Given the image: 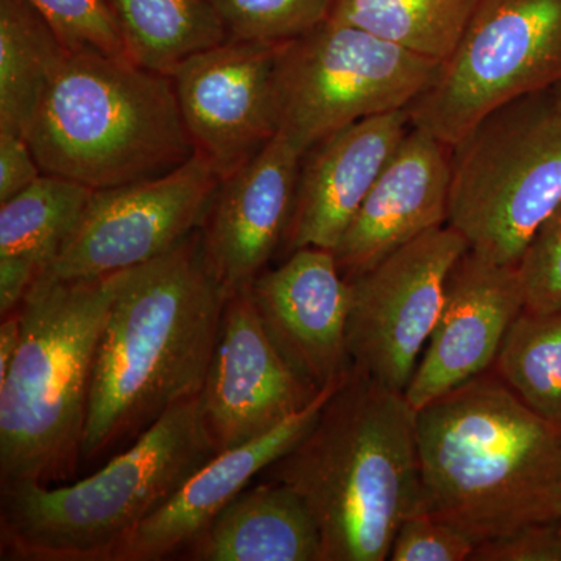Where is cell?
I'll return each instance as SVG.
<instances>
[{
	"label": "cell",
	"mask_w": 561,
	"mask_h": 561,
	"mask_svg": "<svg viewBox=\"0 0 561 561\" xmlns=\"http://www.w3.org/2000/svg\"><path fill=\"white\" fill-rule=\"evenodd\" d=\"M128 57L162 76L192 55L225 43L227 27L213 0H110Z\"/></svg>",
	"instance_id": "7402d4cb"
},
{
	"label": "cell",
	"mask_w": 561,
	"mask_h": 561,
	"mask_svg": "<svg viewBox=\"0 0 561 561\" xmlns=\"http://www.w3.org/2000/svg\"><path fill=\"white\" fill-rule=\"evenodd\" d=\"M470 250L449 225L435 228L351 279V364L404 393L435 330L449 275Z\"/></svg>",
	"instance_id": "30bf717a"
},
{
	"label": "cell",
	"mask_w": 561,
	"mask_h": 561,
	"mask_svg": "<svg viewBox=\"0 0 561 561\" xmlns=\"http://www.w3.org/2000/svg\"><path fill=\"white\" fill-rule=\"evenodd\" d=\"M119 278L39 276L16 309L20 348L0 381V489L77 481L95 353Z\"/></svg>",
	"instance_id": "277c9868"
},
{
	"label": "cell",
	"mask_w": 561,
	"mask_h": 561,
	"mask_svg": "<svg viewBox=\"0 0 561 561\" xmlns=\"http://www.w3.org/2000/svg\"><path fill=\"white\" fill-rule=\"evenodd\" d=\"M43 173L25 136L0 131V203L27 190Z\"/></svg>",
	"instance_id": "4dcf8cb0"
},
{
	"label": "cell",
	"mask_w": 561,
	"mask_h": 561,
	"mask_svg": "<svg viewBox=\"0 0 561 561\" xmlns=\"http://www.w3.org/2000/svg\"><path fill=\"white\" fill-rule=\"evenodd\" d=\"M424 512L476 541L561 518V430L493 370L416 411Z\"/></svg>",
	"instance_id": "3957f363"
},
{
	"label": "cell",
	"mask_w": 561,
	"mask_h": 561,
	"mask_svg": "<svg viewBox=\"0 0 561 561\" xmlns=\"http://www.w3.org/2000/svg\"><path fill=\"white\" fill-rule=\"evenodd\" d=\"M559 95H560V99H561V87L559 88Z\"/></svg>",
	"instance_id": "d6a6232c"
},
{
	"label": "cell",
	"mask_w": 561,
	"mask_h": 561,
	"mask_svg": "<svg viewBox=\"0 0 561 561\" xmlns=\"http://www.w3.org/2000/svg\"><path fill=\"white\" fill-rule=\"evenodd\" d=\"M479 0H334L330 20L402 49L445 61L459 46Z\"/></svg>",
	"instance_id": "cb8c5ba5"
},
{
	"label": "cell",
	"mask_w": 561,
	"mask_h": 561,
	"mask_svg": "<svg viewBox=\"0 0 561 561\" xmlns=\"http://www.w3.org/2000/svg\"><path fill=\"white\" fill-rule=\"evenodd\" d=\"M412 128L408 110L367 117L332 133L302 157L284 253L334 250L379 173Z\"/></svg>",
	"instance_id": "ac0fdd59"
},
{
	"label": "cell",
	"mask_w": 561,
	"mask_h": 561,
	"mask_svg": "<svg viewBox=\"0 0 561 561\" xmlns=\"http://www.w3.org/2000/svg\"><path fill=\"white\" fill-rule=\"evenodd\" d=\"M493 371L531 411L561 430V311L519 313Z\"/></svg>",
	"instance_id": "d4e9b609"
},
{
	"label": "cell",
	"mask_w": 561,
	"mask_h": 561,
	"mask_svg": "<svg viewBox=\"0 0 561 561\" xmlns=\"http://www.w3.org/2000/svg\"><path fill=\"white\" fill-rule=\"evenodd\" d=\"M412 127L332 253L346 279L364 275L424 232L448 225L451 154Z\"/></svg>",
	"instance_id": "e0dca14e"
},
{
	"label": "cell",
	"mask_w": 561,
	"mask_h": 561,
	"mask_svg": "<svg viewBox=\"0 0 561 561\" xmlns=\"http://www.w3.org/2000/svg\"><path fill=\"white\" fill-rule=\"evenodd\" d=\"M66 54L31 0H0V131L27 138Z\"/></svg>",
	"instance_id": "44dd1931"
},
{
	"label": "cell",
	"mask_w": 561,
	"mask_h": 561,
	"mask_svg": "<svg viewBox=\"0 0 561 561\" xmlns=\"http://www.w3.org/2000/svg\"><path fill=\"white\" fill-rule=\"evenodd\" d=\"M41 171L110 190L195 153L169 76L95 50L66 54L27 135Z\"/></svg>",
	"instance_id": "8992f818"
},
{
	"label": "cell",
	"mask_w": 561,
	"mask_h": 561,
	"mask_svg": "<svg viewBox=\"0 0 561 561\" xmlns=\"http://www.w3.org/2000/svg\"><path fill=\"white\" fill-rule=\"evenodd\" d=\"M478 541L454 524L423 512L405 519L391 545V561L471 560Z\"/></svg>",
	"instance_id": "f1b7e54d"
},
{
	"label": "cell",
	"mask_w": 561,
	"mask_h": 561,
	"mask_svg": "<svg viewBox=\"0 0 561 561\" xmlns=\"http://www.w3.org/2000/svg\"><path fill=\"white\" fill-rule=\"evenodd\" d=\"M305 154L283 133L221 180L203 221L209 271L228 295L247 289L284 245Z\"/></svg>",
	"instance_id": "9a60e30c"
},
{
	"label": "cell",
	"mask_w": 561,
	"mask_h": 561,
	"mask_svg": "<svg viewBox=\"0 0 561 561\" xmlns=\"http://www.w3.org/2000/svg\"><path fill=\"white\" fill-rule=\"evenodd\" d=\"M221 179L195 151L154 179L94 191L57 260L41 276L95 279L139 267L202 228Z\"/></svg>",
	"instance_id": "8fae6325"
},
{
	"label": "cell",
	"mask_w": 561,
	"mask_h": 561,
	"mask_svg": "<svg viewBox=\"0 0 561 561\" xmlns=\"http://www.w3.org/2000/svg\"><path fill=\"white\" fill-rule=\"evenodd\" d=\"M561 87V0H479L459 46L408 113L453 147L491 111Z\"/></svg>",
	"instance_id": "ba28073f"
},
{
	"label": "cell",
	"mask_w": 561,
	"mask_h": 561,
	"mask_svg": "<svg viewBox=\"0 0 561 561\" xmlns=\"http://www.w3.org/2000/svg\"><path fill=\"white\" fill-rule=\"evenodd\" d=\"M319 391L302 381L273 345L249 287L228 295L201 393L203 426L217 454L275 430Z\"/></svg>",
	"instance_id": "4fadbf2b"
},
{
	"label": "cell",
	"mask_w": 561,
	"mask_h": 561,
	"mask_svg": "<svg viewBox=\"0 0 561 561\" xmlns=\"http://www.w3.org/2000/svg\"><path fill=\"white\" fill-rule=\"evenodd\" d=\"M94 190L43 173L27 190L0 203V257L28 262L39 276L57 260Z\"/></svg>",
	"instance_id": "603a6c76"
},
{
	"label": "cell",
	"mask_w": 561,
	"mask_h": 561,
	"mask_svg": "<svg viewBox=\"0 0 561 561\" xmlns=\"http://www.w3.org/2000/svg\"><path fill=\"white\" fill-rule=\"evenodd\" d=\"M227 298L205 260L201 228L121 272L95 353L81 468L98 470L173 405L202 393Z\"/></svg>",
	"instance_id": "6da1fadb"
},
{
	"label": "cell",
	"mask_w": 561,
	"mask_h": 561,
	"mask_svg": "<svg viewBox=\"0 0 561 561\" xmlns=\"http://www.w3.org/2000/svg\"><path fill=\"white\" fill-rule=\"evenodd\" d=\"M442 62L328 20L286 41L279 57V133L301 151L354 122L408 110Z\"/></svg>",
	"instance_id": "9c48e42d"
},
{
	"label": "cell",
	"mask_w": 561,
	"mask_h": 561,
	"mask_svg": "<svg viewBox=\"0 0 561 561\" xmlns=\"http://www.w3.org/2000/svg\"><path fill=\"white\" fill-rule=\"evenodd\" d=\"M232 39L286 43L330 20L334 0H213Z\"/></svg>",
	"instance_id": "484cf974"
},
{
	"label": "cell",
	"mask_w": 561,
	"mask_h": 561,
	"mask_svg": "<svg viewBox=\"0 0 561 561\" xmlns=\"http://www.w3.org/2000/svg\"><path fill=\"white\" fill-rule=\"evenodd\" d=\"M194 561H321L319 527L284 483L247 486L184 549Z\"/></svg>",
	"instance_id": "ffe728a7"
},
{
	"label": "cell",
	"mask_w": 561,
	"mask_h": 561,
	"mask_svg": "<svg viewBox=\"0 0 561 561\" xmlns=\"http://www.w3.org/2000/svg\"><path fill=\"white\" fill-rule=\"evenodd\" d=\"M254 309L291 370L321 390L353 367L348 339L351 283L331 250L300 249L249 287Z\"/></svg>",
	"instance_id": "5bb4252c"
},
{
	"label": "cell",
	"mask_w": 561,
	"mask_h": 561,
	"mask_svg": "<svg viewBox=\"0 0 561 561\" xmlns=\"http://www.w3.org/2000/svg\"><path fill=\"white\" fill-rule=\"evenodd\" d=\"M524 311L515 265L468 250L449 275L445 305L404 394L415 411L490 371Z\"/></svg>",
	"instance_id": "2e32d148"
},
{
	"label": "cell",
	"mask_w": 561,
	"mask_h": 561,
	"mask_svg": "<svg viewBox=\"0 0 561 561\" xmlns=\"http://www.w3.org/2000/svg\"><path fill=\"white\" fill-rule=\"evenodd\" d=\"M341 381L321 389L305 409L275 430L206 461L160 511L140 524L114 561H160L186 549L251 481L312 430L324 402Z\"/></svg>",
	"instance_id": "d6986e66"
},
{
	"label": "cell",
	"mask_w": 561,
	"mask_h": 561,
	"mask_svg": "<svg viewBox=\"0 0 561 561\" xmlns=\"http://www.w3.org/2000/svg\"><path fill=\"white\" fill-rule=\"evenodd\" d=\"M515 267L522 284L524 311H561V203L531 236Z\"/></svg>",
	"instance_id": "83f0119b"
},
{
	"label": "cell",
	"mask_w": 561,
	"mask_h": 561,
	"mask_svg": "<svg viewBox=\"0 0 561 561\" xmlns=\"http://www.w3.org/2000/svg\"><path fill=\"white\" fill-rule=\"evenodd\" d=\"M216 454L198 394L87 478L0 489V559L114 561L140 524Z\"/></svg>",
	"instance_id": "5b68a950"
},
{
	"label": "cell",
	"mask_w": 561,
	"mask_h": 561,
	"mask_svg": "<svg viewBox=\"0 0 561 561\" xmlns=\"http://www.w3.org/2000/svg\"><path fill=\"white\" fill-rule=\"evenodd\" d=\"M283 44L228 38L192 55L172 72L192 146L221 180L278 135Z\"/></svg>",
	"instance_id": "7c38bea8"
},
{
	"label": "cell",
	"mask_w": 561,
	"mask_h": 561,
	"mask_svg": "<svg viewBox=\"0 0 561 561\" xmlns=\"http://www.w3.org/2000/svg\"><path fill=\"white\" fill-rule=\"evenodd\" d=\"M69 51L95 50L130 60L110 0H31ZM131 61V60H130Z\"/></svg>",
	"instance_id": "4316f807"
},
{
	"label": "cell",
	"mask_w": 561,
	"mask_h": 561,
	"mask_svg": "<svg viewBox=\"0 0 561 561\" xmlns=\"http://www.w3.org/2000/svg\"><path fill=\"white\" fill-rule=\"evenodd\" d=\"M416 411L351 367L312 430L262 472L290 486L316 519L321 561H386L405 519L424 512Z\"/></svg>",
	"instance_id": "7a4b0ae2"
},
{
	"label": "cell",
	"mask_w": 561,
	"mask_h": 561,
	"mask_svg": "<svg viewBox=\"0 0 561 561\" xmlns=\"http://www.w3.org/2000/svg\"><path fill=\"white\" fill-rule=\"evenodd\" d=\"M560 203L559 88L491 111L451 147L448 225L483 260L518 264Z\"/></svg>",
	"instance_id": "52a82bcc"
},
{
	"label": "cell",
	"mask_w": 561,
	"mask_h": 561,
	"mask_svg": "<svg viewBox=\"0 0 561 561\" xmlns=\"http://www.w3.org/2000/svg\"><path fill=\"white\" fill-rule=\"evenodd\" d=\"M21 342V319L18 311L2 317L0 324V381L5 378Z\"/></svg>",
	"instance_id": "1f68e13d"
},
{
	"label": "cell",
	"mask_w": 561,
	"mask_h": 561,
	"mask_svg": "<svg viewBox=\"0 0 561 561\" xmlns=\"http://www.w3.org/2000/svg\"><path fill=\"white\" fill-rule=\"evenodd\" d=\"M471 561H561V518L526 524L479 542Z\"/></svg>",
	"instance_id": "f546056e"
}]
</instances>
